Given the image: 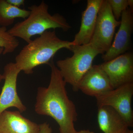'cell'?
Returning <instances> with one entry per match:
<instances>
[{"mask_svg": "<svg viewBox=\"0 0 133 133\" xmlns=\"http://www.w3.org/2000/svg\"><path fill=\"white\" fill-rule=\"evenodd\" d=\"M6 1L11 5L19 8L21 6H24L25 3L24 0H6Z\"/></svg>", "mask_w": 133, "mask_h": 133, "instance_id": "cell-17", "label": "cell"}, {"mask_svg": "<svg viewBox=\"0 0 133 133\" xmlns=\"http://www.w3.org/2000/svg\"><path fill=\"white\" fill-rule=\"evenodd\" d=\"M120 21L115 18L107 0H103L97 16L95 30L90 43L102 55L111 45L116 27Z\"/></svg>", "mask_w": 133, "mask_h": 133, "instance_id": "cell-6", "label": "cell"}, {"mask_svg": "<svg viewBox=\"0 0 133 133\" xmlns=\"http://www.w3.org/2000/svg\"><path fill=\"white\" fill-rule=\"evenodd\" d=\"M19 42L17 38L10 35L6 28L0 27V48L3 49L2 54L14 52L19 46Z\"/></svg>", "mask_w": 133, "mask_h": 133, "instance_id": "cell-15", "label": "cell"}, {"mask_svg": "<svg viewBox=\"0 0 133 133\" xmlns=\"http://www.w3.org/2000/svg\"><path fill=\"white\" fill-rule=\"evenodd\" d=\"M103 0H88L87 5L82 14L81 24L78 33L72 41L74 45L88 44L93 35L98 13Z\"/></svg>", "mask_w": 133, "mask_h": 133, "instance_id": "cell-12", "label": "cell"}, {"mask_svg": "<svg viewBox=\"0 0 133 133\" xmlns=\"http://www.w3.org/2000/svg\"><path fill=\"white\" fill-rule=\"evenodd\" d=\"M133 83L126 84L95 97L98 108L109 107L114 109L127 124L133 126L132 101Z\"/></svg>", "mask_w": 133, "mask_h": 133, "instance_id": "cell-5", "label": "cell"}, {"mask_svg": "<svg viewBox=\"0 0 133 133\" xmlns=\"http://www.w3.org/2000/svg\"><path fill=\"white\" fill-rule=\"evenodd\" d=\"M49 65L51 71L49 84L47 87L37 89L35 111L54 119L59 126V133H76L74 122L78 117L76 105L69 98L66 83L53 60Z\"/></svg>", "mask_w": 133, "mask_h": 133, "instance_id": "cell-1", "label": "cell"}, {"mask_svg": "<svg viewBox=\"0 0 133 133\" xmlns=\"http://www.w3.org/2000/svg\"><path fill=\"white\" fill-rule=\"evenodd\" d=\"M19 111L5 110L0 114V133H40V124L26 118Z\"/></svg>", "mask_w": 133, "mask_h": 133, "instance_id": "cell-11", "label": "cell"}, {"mask_svg": "<svg viewBox=\"0 0 133 133\" xmlns=\"http://www.w3.org/2000/svg\"><path fill=\"white\" fill-rule=\"evenodd\" d=\"M72 42L60 39L53 31L47 30L24 46L15 57L17 68L26 74L33 73V69L43 64H49L59 50H70Z\"/></svg>", "mask_w": 133, "mask_h": 133, "instance_id": "cell-2", "label": "cell"}, {"mask_svg": "<svg viewBox=\"0 0 133 133\" xmlns=\"http://www.w3.org/2000/svg\"><path fill=\"white\" fill-rule=\"evenodd\" d=\"M115 18L119 21L122 12L128 8V0H107Z\"/></svg>", "mask_w": 133, "mask_h": 133, "instance_id": "cell-16", "label": "cell"}, {"mask_svg": "<svg viewBox=\"0 0 133 133\" xmlns=\"http://www.w3.org/2000/svg\"><path fill=\"white\" fill-rule=\"evenodd\" d=\"M40 133H51L49 128L46 127H42L41 128Z\"/></svg>", "mask_w": 133, "mask_h": 133, "instance_id": "cell-18", "label": "cell"}, {"mask_svg": "<svg viewBox=\"0 0 133 133\" xmlns=\"http://www.w3.org/2000/svg\"><path fill=\"white\" fill-rule=\"evenodd\" d=\"M107 74L113 89L133 83V55L126 52L101 64Z\"/></svg>", "mask_w": 133, "mask_h": 133, "instance_id": "cell-7", "label": "cell"}, {"mask_svg": "<svg viewBox=\"0 0 133 133\" xmlns=\"http://www.w3.org/2000/svg\"><path fill=\"white\" fill-rule=\"evenodd\" d=\"M97 120L104 133H124L129 128L121 116L109 107L98 108Z\"/></svg>", "mask_w": 133, "mask_h": 133, "instance_id": "cell-13", "label": "cell"}, {"mask_svg": "<svg viewBox=\"0 0 133 133\" xmlns=\"http://www.w3.org/2000/svg\"><path fill=\"white\" fill-rule=\"evenodd\" d=\"M124 133H133V131L128 129Z\"/></svg>", "mask_w": 133, "mask_h": 133, "instance_id": "cell-22", "label": "cell"}, {"mask_svg": "<svg viewBox=\"0 0 133 133\" xmlns=\"http://www.w3.org/2000/svg\"><path fill=\"white\" fill-rule=\"evenodd\" d=\"M132 12L129 8L122 12L119 28L114 41L108 50L102 55L104 62L110 61L130 49L133 29Z\"/></svg>", "mask_w": 133, "mask_h": 133, "instance_id": "cell-9", "label": "cell"}, {"mask_svg": "<svg viewBox=\"0 0 133 133\" xmlns=\"http://www.w3.org/2000/svg\"><path fill=\"white\" fill-rule=\"evenodd\" d=\"M30 11L14 6L6 0H0V25L6 28L14 23L16 18L24 19L28 17Z\"/></svg>", "mask_w": 133, "mask_h": 133, "instance_id": "cell-14", "label": "cell"}, {"mask_svg": "<svg viewBox=\"0 0 133 133\" xmlns=\"http://www.w3.org/2000/svg\"><path fill=\"white\" fill-rule=\"evenodd\" d=\"M70 51L73 53L71 57L58 60L56 65L65 82L71 86L74 91L77 92L79 82L92 66L94 59L102 54L90 43L72 45Z\"/></svg>", "mask_w": 133, "mask_h": 133, "instance_id": "cell-4", "label": "cell"}, {"mask_svg": "<svg viewBox=\"0 0 133 133\" xmlns=\"http://www.w3.org/2000/svg\"><path fill=\"white\" fill-rule=\"evenodd\" d=\"M3 50V48H0V56L2 54ZM3 79H4V76L3 75V74L0 73V83H1Z\"/></svg>", "mask_w": 133, "mask_h": 133, "instance_id": "cell-21", "label": "cell"}, {"mask_svg": "<svg viewBox=\"0 0 133 133\" xmlns=\"http://www.w3.org/2000/svg\"><path fill=\"white\" fill-rule=\"evenodd\" d=\"M113 89L109 78L101 64L92 65L78 85L79 90L95 98Z\"/></svg>", "mask_w": 133, "mask_h": 133, "instance_id": "cell-10", "label": "cell"}, {"mask_svg": "<svg viewBox=\"0 0 133 133\" xmlns=\"http://www.w3.org/2000/svg\"><path fill=\"white\" fill-rule=\"evenodd\" d=\"M21 72L15 63L10 62L4 67L3 75L5 82L0 95V114L10 107L16 108L21 113L27 110L17 90V77Z\"/></svg>", "mask_w": 133, "mask_h": 133, "instance_id": "cell-8", "label": "cell"}, {"mask_svg": "<svg viewBox=\"0 0 133 133\" xmlns=\"http://www.w3.org/2000/svg\"><path fill=\"white\" fill-rule=\"evenodd\" d=\"M76 133H95L94 132H93L88 130V129H84L81 130L79 131H76Z\"/></svg>", "mask_w": 133, "mask_h": 133, "instance_id": "cell-20", "label": "cell"}, {"mask_svg": "<svg viewBox=\"0 0 133 133\" xmlns=\"http://www.w3.org/2000/svg\"><path fill=\"white\" fill-rule=\"evenodd\" d=\"M30 14L24 21L18 22L8 30L11 35L19 37L28 43L31 38L39 36L50 29H61L67 31L71 28L64 17L59 14L51 15L49 6L44 1L39 5L29 7Z\"/></svg>", "mask_w": 133, "mask_h": 133, "instance_id": "cell-3", "label": "cell"}, {"mask_svg": "<svg viewBox=\"0 0 133 133\" xmlns=\"http://www.w3.org/2000/svg\"><path fill=\"white\" fill-rule=\"evenodd\" d=\"M128 8L133 12V0H128Z\"/></svg>", "mask_w": 133, "mask_h": 133, "instance_id": "cell-19", "label": "cell"}]
</instances>
